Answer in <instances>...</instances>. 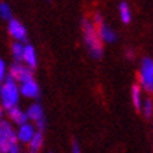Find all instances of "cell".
I'll return each mask as SVG.
<instances>
[{
  "label": "cell",
  "instance_id": "1",
  "mask_svg": "<svg viewBox=\"0 0 153 153\" xmlns=\"http://www.w3.org/2000/svg\"><path fill=\"white\" fill-rule=\"evenodd\" d=\"M82 31H83V39L90 56L94 59H101L104 48H102V42L97 35V30L94 27V24L90 20L84 19L82 21Z\"/></svg>",
  "mask_w": 153,
  "mask_h": 153
},
{
  "label": "cell",
  "instance_id": "2",
  "mask_svg": "<svg viewBox=\"0 0 153 153\" xmlns=\"http://www.w3.org/2000/svg\"><path fill=\"white\" fill-rule=\"evenodd\" d=\"M0 98H1V107L6 108L7 111L11 110L13 107H17L20 100V90L17 83L10 77L9 74L6 76L4 82L0 86Z\"/></svg>",
  "mask_w": 153,
  "mask_h": 153
},
{
  "label": "cell",
  "instance_id": "3",
  "mask_svg": "<svg viewBox=\"0 0 153 153\" xmlns=\"http://www.w3.org/2000/svg\"><path fill=\"white\" fill-rule=\"evenodd\" d=\"M17 136L16 131L9 121L0 122V153H7L10 149L17 146Z\"/></svg>",
  "mask_w": 153,
  "mask_h": 153
},
{
  "label": "cell",
  "instance_id": "4",
  "mask_svg": "<svg viewBox=\"0 0 153 153\" xmlns=\"http://www.w3.org/2000/svg\"><path fill=\"white\" fill-rule=\"evenodd\" d=\"M139 83H140V88L146 90L148 93H153V59L152 58H143L142 62H140Z\"/></svg>",
  "mask_w": 153,
  "mask_h": 153
},
{
  "label": "cell",
  "instance_id": "5",
  "mask_svg": "<svg viewBox=\"0 0 153 153\" xmlns=\"http://www.w3.org/2000/svg\"><path fill=\"white\" fill-rule=\"evenodd\" d=\"M10 77H13V80L17 83L19 82L20 84L24 83V82H27L30 79H34L33 77V70L27 68L25 65H21L19 62H16L11 65L10 68V73H9Z\"/></svg>",
  "mask_w": 153,
  "mask_h": 153
},
{
  "label": "cell",
  "instance_id": "6",
  "mask_svg": "<svg viewBox=\"0 0 153 153\" xmlns=\"http://www.w3.org/2000/svg\"><path fill=\"white\" fill-rule=\"evenodd\" d=\"M9 34L16 39L17 42L27 41V30L19 20L11 19L9 21Z\"/></svg>",
  "mask_w": 153,
  "mask_h": 153
},
{
  "label": "cell",
  "instance_id": "7",
  "mask_svg": "<svg viewBox=\"0 0 153 153\" xmlns=\"http://www.w3.org/2000/svg\"><path fill=\"white\" fill-rule=\"evenodd\" d=\"M19 90H20V94H23L24 97H27V98H38L39 97V93H41L39 86H38V83L34 79H30L27 82L21 83Z\"/></svg>",
  "mask_w": 153,
  "mask_h": 153
},
{
  "label": "cell",
  "instance_id": "8",
  "mask_svg": "<svg viewBox=\"0 0 153 153\" xmlns=\"http://www.w3.org/2000/svg\"><path fill=\"white\" fill-rule=\"evenodd\" d=\"M37 132V129H35V126L33 125V124H30V122H27V124H23V125L19 126V129L16 131V136H17V142H20V143H30V140L33 139L34 134Z\"/></svg>",
  "mask_w": 153,
  "mask_h": 153
},
{
  "label": "cell",
  "instance_id": "9",
  "mask_svg": "<svg viewBox=\"0 0 153 153\" xmlns=\"http://www.w3.org/2000/svg\"><path fill=\"white\" fill-rule=\"evenodd\" d=\"M96 30H97V35L100 38V41L105 42V44H112V42L117 41L115 31L111 27H108L107 24H104V23L100 24V25L96 27Z\"/></svg>",
  "mask_w": 153,
  "mask_h": 153
},
{
  "label": "cell",
  "instance_id": "10",
  "mask_svg": "<svg viewBox=\"0 0 153 153\" xmlns=\"http://www.w3.org/2000/svg\"><path fill=\"white\" fill-rule=\"evenodd\" d=\"M23 60L25 62V66L30 68L33 70L37 68V52H35V48L33 45H24V53H23Z\"/></svg>",
  "mask_w": 153,
  "mask_h": 153
},
{
  "label": "cell",
  "instance_id": "11",
  "mask_svg": "<svg viewBox=\"0 0 153 153\" xmlns=\"http://www.w3.org/2000/svg\"><path fill=\"white\" fill-rule=\"evenodd\" d=\"M9 117L10 120L13 121L16 125H23V124H27L28 122V117L27 114H25V111H23V110H20L19 107H13L11 110H9Z\"/></svg>",
  "mask_w": 153,
  "mask_h": 153
},
{
  "label": "cell",
  "instance_id": "12",
  "mask_svg": "<svg viewBox=\"0 0 153 153\" xmlns=\"http://www.w3.org/2000/svg\"><path fill=\"white\" fill-rule=\"evenodd\" d=\"M25 114H27L28 120H30V121H34V124L45 118L42 107L39 105V104H37V102H34V104H31V105L28 107V110H27V112H25Z\"/></svg>",
  "mask_w": 153,
  "mask_h": 153
},
{
  "label": "cell",
  "instance_id": "13",
  "mask_svg": "<svg viewBox=\"0 0 153 153\" xmlns=\"http://www.w3.org/2000/svg\"><path fill=\"white\" fill-rule=\"evenodd\" d=\"M42 145H44V134L42 132H35L33 136V139L30 140V143H28V146H30V152H37L42 148Z\"/></svg>",
  "mask_w": 153,
  "mask_h": 153
},
{
  "label": "cell",
  "instance_id": "14",
  "mask_svg": "<svg viewBox=\"0 0 153 153\" xmlns=\"http://www.w3.org/2000/svg\"><path fill=\"white\" fill-rule=\"evenodd\" d=\"M131 96H132L134 107L136 110H140V107H142V88H140L139 84H134V86H132Z\"/></svg>",
  "mask_w": 153,
  "mask_h": 153
},
{
  "label": "cell",
  "instance_id": "15",
  "mask_svg": "<svg viewBox=\"0 0 153 153\" xmlns=\"http://www.w3.org/2000/svg\"><path fill=\"white\" fill-rule=\"evenodd\" d=\"M120 17L122 20L124 24H129L131 23V19H132V14H131V10H129V6L126 1H121L120 3Z\"/></svg>",
  "mask_w": 153,
  "mask_h": 153
},
{
  "label": "cell",
  "instance_id": "16",
  "mask_svg": "<svg viewBox=\"0 0 153 153\" xmlns=\"http://www.w3.org/2000/svg\"><path fill=\"white\" fill-rule=\"evenodd\" d=\"M11 53H13V58L16 59V62H21L23 60V53H24V45L21 42H14L11 45Z\"/></svg>",
  "mask_w": 153,
  "mask_h": 153
},
{
  "label": "cell",
  "instance_id": "17",
  "mask_svg": "<svg viewBox=\"0 0 153 153\" xmlns=\"http://www.w3.org/2000/svg\"><path fill=\"white\" fill-rule=\"evenodd\" d=\"M0 17L3 20H7V21H10V20L13 19V13H11V9H10V6L7 4V3H0Z\"/></svg>",
  "mask_w": 153,
  "mask_h": 153
},
{
  "label": "cell",
  "instance_id": "18",
  "mask_svg": "<svg viewBox=\"0 0 153 153\" xmlns=\"http://www.w3.org/2000/svg\"><path fill=\"white\" fill-rule=\"evenodd\" d=\"M140 110L143 111V115L146 117V118L152 117V114H153V101L150 100V98H146L145 101H142V107H140Z\"/></svg>",
  "mask_w": 153,
  "mask_h": 153
},
{
  "label": "cell",
  "instance_id": "19",
  "mask_svg": "<svg viewBox=\"0 0 153 153\" xmlns=\"http://www.w3.org/2000/svg\"><path fill=\"white\" fill-rule=\"evenodd\" d=\"M7 76V66H6V62L1 58H0V82L3 83Z\"/></svg>",
  "mask_w": 153,
  "mask_h": 153
},
{
  "label": "cell",
  "instance_id": "20",
  "mask_svg": "<svg viewBox=\"0 0 153 153\" xmlns=\"http://www.w3.org/2000/svg\"><path fill=\"white\" fill-rule=\"evenodd\" d=\"M94 27H97V25H100V24H102V16L100 13H96L94 14Z\"/></svg>",
  "mask_w": 153,
  "mask_h": 153
},
{
  "label": "cell",
  "instance_id": "21",
  "mask_svg": "<svg viewBox=\"0 0 153 153\" xmlns=\"http://www.w3.org/2000/svg\"><path fill=\"white\" fill-rule=\"evenodd\" d=\"M72 153H82L80 152V146H79L77 142H74L73 146H72Z\"/></svg>",
  "mask_w": 153,
  "mask_h": 153
},
{
  "label": "cell",
  "instance_id": "22",
  "mask_svg": "<svg viewBox=\"0 0 153 153\" xmlns=\"http://www.w3.org/2000/svg\"><path fill=\"white\" fill-rule=\"evenodd\" d=\"M126 56H128L129 59H132V58H134V52L131 51V49H128V51H126Z\"/></svg>",
  "mask_w": 153,
  "mask_h": 153
},
{
  "label": "cell",
  "instance_id": "23",
  "mask_svg": "<svg viewBox=\"0 0 153 153\" xmlns=\"http://www.w3.org/2000/svg\"><path fill=\"white\" fill-rule=\"evenodd\" d=\"M3 121V107L0 105V122Z\"/></svg>",
  "mask_w": 153,
  "mask_h": 153
},
{
  "label": "cell",
  "instance_id": "24",
  "mask_svg": "<svg viewBox=\"0 0 153 153\" xmlns=\"http://www.w3.org/2000/svg\"><path fill=\"white\" fill-rule=\"evenodd\" d=\"M27 153H37V152H27Z\"/></svg>",
  "mask_w": 153,
  "mask_h": 153
}]
</instances>
